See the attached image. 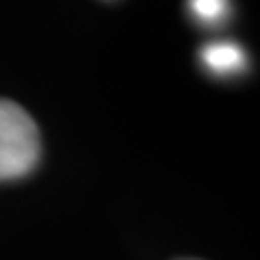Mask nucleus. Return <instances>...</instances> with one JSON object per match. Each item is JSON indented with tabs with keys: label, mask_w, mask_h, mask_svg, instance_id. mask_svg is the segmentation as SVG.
<instances>
[{
	"label": "nucleus",
	"mask_w": 260,
	"mask_h": 260,
	"mask_svg": "<svg viewBox=\"0 0 260 260\" xmlns=\"http://www.w3.org/2000/svg\"><path fill=\"white\" fill-rule=\"evenodd\" d=\"M39 156L42 137L35 119L20 104L0 98V182L28 176Z\"/></svg>",
	"instance_id": "obj_1"
},
{
	"label": "nucleus",
	"mask_w": 260,
	"mask_h": 260,
	"mask_svg": "<svg viewBox=\"0 0 260 260\" xmlns=\"http://www.w3.org/2000/svg\"><path fill=\"white\" fill-rule=\"evenodd\" d=\"M200 61L217 76H232L245 68L247 56L237 42H210L200 50Z\"/></svg>",
	"instance_id": "obj_2"
},
{
	"label": "nucleus",
	"mask_w": 260,
	"mask_h": 260,
	"mask_svg": "<svg viewBox=\"0 0 260 260\" xmlns=\"http://www.w3.org/2000/svg\"><path fill=\"white\" fill-rule=\"evenodd\" d=\"M189 11L204 26H219L230 13V0H189Z\"/></svg>",
	"instance_id": "obj_3"
}]
</instances>
